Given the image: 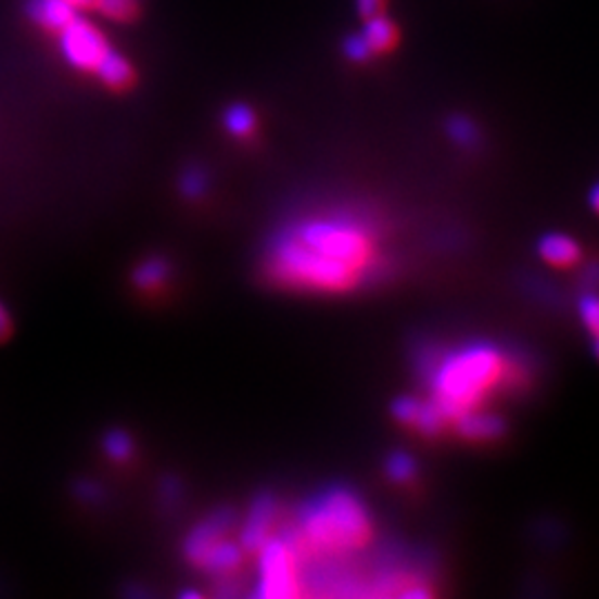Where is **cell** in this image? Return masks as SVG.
Masks as SVG:
<instances>
[{
    "label": "cell",
    "instance_id": "6da1fadb",
    "mask_svg": "<svg viewBox=\"0 0 599 599\" xmlns=\"http://www.w3.org/2000/svg\"><path fill=\"white\" fill-rule=\"evenodd\" d=\"M505 356L493 344H469L448 354L433 371V403L448 422L480 407L505 375Z\"/></svg>",
    "mask_w": 599,
    "mask_h": 599
},
{
    "label": "cell",
    "instance_id": "7a4b0ae2",
    "mask_svg": "<svg viewBox=\"0 0 599 599\" xmlns=\"http://www.w3.org/2000/svg\"><path fill=\"white\" fill-rule=\"evenodd\" d=\"M371 518L360 499L344 488H333L303 511L300 533L309 546L322 551H352L371 539Z\"/></svg>",
    "mask_w": 599,
    "mask_h": 599
},
{
    "label": "cell",
    "instance_id": "3957f363",
    "mask_svg": "<svg viewBox=\"0 0 599 599\" xmlns=\"http://www.w3.org/2000/svg\"><path fill=\"white\" fill-rule=\"evenodd\" d=\"M269 265L276 280L300 289L346 291L360 280L356 269L316 252L291 231L276 242Z\"/></svg>",
    "mask_w": 599,
    "mask_h": 599
},
{
    "label": "cell",
    "instance_id": "277c9868",
    "mask_svg": "<svg viewBox=\"0 0 599 599\" xmlns=\"http://www.w3.org/2000/svg\"><path fill=\"white\" fill-rule=\"evenodd\" d=\"M291 233L316 252L356 269L358 273L373 258V246L365 229L344 218H314L295 227Z\"/></svg>",
    "mask_w": 599,
    "mask_h": 599
},
{
    "label": "cell",
    "instance_id": "5b68a950",
    "mask_svg": "<svg viewBox=\"0 0 599 599\" xmlns=\"http://www.w3.org/2000/svg\"><path fill=\"white\" fill-rule=\"evenodd\" d=\"M297 595L295 546L284 537H269L258 551L256 597L286 599Z\"/></svg>",
    "mask_w": 599,
    "mask_h": 599
},
{
    "label": "cell",
    "instance_id": "8992f818",
    "mask_svg": "<svg viewBox=\"0 0 599 599\" xmlns=\"http://www.w3.org/2000/svg\"><path fill=\"white\" fill-rule=\"evenodd\" d=\"M107 49L110 42L105 34L85 18L76 16L61 29V52L65 61L76 69L93 72Z\"/></svg>",
    "mask_w": 599,
    "mask_h": 599
},
{
    "label": "cell",
    "instance_id": "52a82bcc",
    "mask_svg": "<svg viewBox=\"0 0 599 599\" xmlns=\"http://www.w3.org/2000/svg\"><path fill=\"white\" fill-rule=\"evenodd\" d=\"M278 515V505L271 495H260L246 513V520L240 531V546L246 551L258 553L263 544L273 537V524Z\"/></svg>",
    "mask_w": 599,
    "mask_h": 599
},
{
    "label": "cell",
    "instance_id": "ba28073f",
    "mask_svg": "<svg viewBox=\"0 0 599 599\" xmlns=\"http://www.w3.org/2000/svg\"><path fill=\"white\" fill-rule=\"evenodd\" d=\"M395 420H399L407 426H413L416 431L424 433V435H435L444 429V424H448V420L444 418L442 409L433 403H424V399L405 395L397 397L393 407H391Z\"/></svg>",
    "mask_w": 599,
    "mask_h": 599
},
{
    "label": "cell",
    "instance_id": "9c48e42d",
    "mask_svg": "<svg viewBox=\"0 0 599 599\" xmlns=\"http://www.w3.org/2000/svg\"><path fill=\"white\" fill-rule=\"evenodd\" d=\"M197 569H203L209 575L216 577H229L233 575L242 564V546L231 541L227 535L214 541L207 551L193 562Z\"/></svg>",
    "mask_w": 599,
    "mask_h": 599
},
{
    "label": "cell",
    "instance_id": "30bf717a",
    "mask_svg": "<svg viewBox=\"0 0 599 599\" xmlns=\"http://www.w3.org/2000/svg\"><path fill=\"white\" fill-rule=\"evenodd\" d=\"M233 524V515L229 511H220L209 515L207 520L200 522L187 537L184 541V553L191 562H195L200 556H203L207 548L218 541L220 537L229 535V528Z\"/></svg>",
    "mask_w": 599,
    "mask_h": 599
},
{
    "label": "cell",
    "instance_id": "8fae6325",
    "mask_svg": "<svg viewBox=\"0 0 599 599\" xmlns=\"http://www.w3.org/2000/svg\"><path fill=\"white\" fill-rule=\"evenodd\" d=\"M539 256L551 267L569 269L579 263L582 252L573 238L564 233H548L539 240Z\"/></svg>",
    "mask_w": 599,
    "mask_h": 599
},
{
    "label": "cell",
    "instance_id": "7c38bea8",
    "mask_svg": "<svg viewBox=\"0 0 599 599\" xmlns=\"http://www.w3.org/2000/svg\"><path fill=\"white\" fill-rule=\"evenodd\" d=\"M78 10L65 0H29V18L44 29L61 31L76 18Z\"/></svg>",
    "mask_w": 599,
    "mask_h": 599
},
{
    "label": "cell",
    "instance_id": "4fadbf2b",
    "mask_svg": "<svg viewBox=\"0 0 599 599\" xmlns=\"http://www.w3.org/2000/svg\"><path fill=\"white\" fill-rule=\"evenodd\" d=\"M458 431L469 439H495L505 433V422L497 416L480 413L477 409L467 411L456 420Z\"/></svg>",
    "mask_w": 599,
    "mask_h": 599
},
{
    "label": "cell",
    "instance_id": "5bb4252c",
    "mask_svg": "<svg viewBox=\"0 0 599 599\" xmlns=\"http://www.w3.org/2000/svg\"><path fill=\"white\" fill-rule=\"evenodd\" d=\"M93 72L98 74V78L103 80L105 85L116 87V89L127 87L131 82V78H133V69H131L129 61L125 56H120L118 52H114V49H107L105 56L98 61V65H95Z\"/></svg>",
    "mask_w": 599,
    "mask_h": 599
},
{
    "label": "cell",
    "instance_id": "9a60e30c",
    "mask_svg": "<svg viewBox=\"0 0 599 599\" xmlns=\"http://www.w3.org/2000/svg\"><path fill=\"white\" fill-rule=\"evenodd\" d=\"M362 36L367 38L373 54L388 52V49H393L397 44V27L384 14L367 18Z\"/></svg>",
    "mask_w": 599,
    "mask_h": 599
},
{
    "label": "cell",
    "instance_id": "2e32d148",
    "mask_svg": "<svg viewBox=\"0 0 599 599\" xmlns=\"http://www.w3.org/2000/svg\"><path fill=\"white\" fill-rule=\"evenodd\" d=\"M169 276H171V269L163 258H149L136 269L133 282H136L138 289L152 293V291L165 286Z\"/></svg>",
    "mask_w": 599,
    "mask_h": 599
},
{
    "label": "cell",
    "instance_id": "e0dca14e",
    "mask_svg": "<svg viewBox=\"0 0 599 599\" xmlns=\"http://www.w3.org/2000/svg\"><path fill=\"white\" fill-rule=\"evenodd\" d=\"M103 451L114 462H129L131 456H133V451H136V444H133V439H131L129 433L116 429V431H110L103 437Z\"/></svg>",
    "mask_w": 599,
    "mask_h": 599
},
{
    "label": "cell",
    "instance_id": "ac0fdd59",
    "mask_svg": "<svg viewBox=\"0 0 599 599\" xmlns=\"http://www.w3.org/2000/svg\"><path fill=\"white\" fill-rule=\"evenodd\" d=\"M225 127L233 133V136H248L254 131L256 127V114L252 107H246V105H233L227 110L225 114Z\"/></svg>",
    "mask_w": 599,
    "mask_h": 599
},
{
    "label": "cell",
    "instance_id": "d6986e66",
    "mask_svg": "<svg viewBox=\"0 0 599 599\" xmlns=\"http://www.w3.org/2000/svg\"><path fill=\"white\" fill-rule=\"evenodd\" d=\"M93 8L112 21H131L138 16V0H93Z\"/></svg>",
    "mask_w": 599,
    "mask_h": 599
},
{
    "label": "cell",
    "instance_id": "ffe728a7",
    "mask_svg": "<svg viewBox=\"0 0 599 599\" xmlns=\"http://www.w3.org/2000/svg\"><path fill=\"white\" fill-rule=\"evenodd\" d=\"M446 131L462 146H475L477 140H480V131H477L475 123L464 118V116H454L451 120H448Z\"/></svg>",
    "mask_w": 599,
    "mask_h": 599
},
{
    "label": "cell",
    "instance_id": "44dd1931",
    "mask_svg": "<svg viewBox=\"0 0 599 599\" xmlns=\"http://www.w3.org/2000/svg\"><path fill=\"white\" fill-rule=\"evenodd\" d=\"M386 473L393 482H409L416 475V462L409 454H393L386 462Z\"/></svg>",
    "mask_w": 599,
    "mask_h": 599
},
{
    "label": "cell",
    "instance_id": "7402d4cb",
    "mask_svg": "<svg viewBox=\"0 0 599 599\" xmlns=\"http://www.w3.org/2000/svg\"><path fill=\"white\" fill-rule=\"evenodd\" d=\"M579 316H582V322L584 327L595 335V340L599 337V295L590 293V295H584L582 303H579Z\"/></svg>",
    "mask_w": 599,
    "mask_h": 599
},
{
    "label": "cell",
    "instance_id": "603a6c76",
    "mask_svg": "<svg viewBox=\"0 0 599 599\" xmlns=\"http://www.w3.org/2000/svg\"><path fill=\"white\" fill-rule=\"evenodd\" d=\"M344 56L352 59L354 63H367L373 56V52L362 34H354V36H346L344 40Z\"/></svg>",
    "mask_w": 599,
    "mask_h": 599
},
{
    "label": "cell",
    "instance_id": "cb8c5ba5",
    "mask_svg": "<svg viewBox=\"0 0 599 599\" xmlns=\"http://www.w3.org/2000/svg\"><path fill=\"white\" fill-rule=\"evenodd\" d=\"M182 191L187 197H200L205 195L207 191V174L200 171V169H189L184 176H182V182H180Z\"/></svg>",
    "mask_w": 599,
    "mask_h": 599
},
{
    "label": "cell",
    "instance_id": "d4e9b609",
    "mask_svg": "<svg viewBox=\"0 0 599 599\" xmlns=\"http://www.w3.org/2000/svg\"><path fill=\"white\" fill-rule=\"evenodd\" d=\"M358 12L365 21L384 14V0H358Z\"/></svg>",
    "mask_w": 599,
    "mask_h": 599
},
{
    "label": "cell",
    "instance_id": "484cf974",
    "mask_svg": "<svg viewBox=\"0 0 599 599\" xmlns=\"http://www.w3.org/2000/svg\"><path fill=\"white\" fill-rule=\"evenodd\" d=\"M80 497L87 499V502H95V499H98V486L91 484V482L80 484Z\"/></svg>",
    "mask_w": 599,
    "mask_h": 599
},
{
    "label": "cell",
    "instance_id": "4316f807",
    "mask_svg": "<svg viewBox=\"0 0 599 599\" xmlns=\"http://www.w3.org/2000/svg\"><path fill=\"white\" fill-rule=\"evenodd\" d=\"M12 329V322H10V314L5 311V307L0 305V337H5Z\"/></svg>",
    "mask_w": 599,
    "mask_h": 599
},
{
    "label": "cell",
    "instance_id": "83f0119b",
    "mask_svg": "<svg viewBox=\"0 0 599 599\" xmlns=\"http://www.w3.org/2000/svg\"><path fill=\"white\" fill-rule=\"evenodd\" d=\"M72 8L76 10H85V8H93V0H65Z\"/></svg>",
    "mask_w": 599,
    "mask_h": 599
},
{
    "label": "cell",
    "instance_id": "f1b7e54d",
    "mask_svg": "<svg viewBox=\"0 0 599 599\" xmlns=\"http://www.w3.org/2000/svg\"><path fill=\"white\" fill-rule=\"evenodd\" d=\"M590 205H592V209L599 214V184L590 191Z\"/></svg>",
    "mask_w": 599,
    "mask_h": 599
},
{
    "label": "cell",
    "instance_id": "f546056e",
    "mask_svg": "<svg viewBox=\"0 0 599 599\" xmlns=\"http://www.w3.org/2000/svg\"><path fill=\"white\" fill-rule=\"evenodd\" d=\"M182 597H200V592H195V590H184Z\"/></svg>",
    "mask_w": 599,
    "mask_h": 599
},
{
    "label": "cell",
    "instance_id": "4dcf8cb0",
    "mask_svg": "<svg viewBox=\"0 0 599 599\" xmlns=\"http://www.w3.org/2000/svg\"><path fill=\"white\" fill-rule=\"evenodd\" d=\"M595 356L599 358V337H597V342H595Z\"/></svg>",
    "mask_w": 599,
    "mask_h": 599
}]
</instances>
